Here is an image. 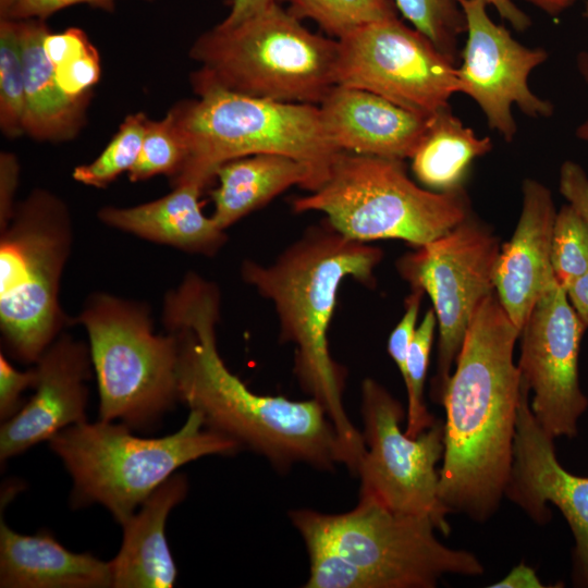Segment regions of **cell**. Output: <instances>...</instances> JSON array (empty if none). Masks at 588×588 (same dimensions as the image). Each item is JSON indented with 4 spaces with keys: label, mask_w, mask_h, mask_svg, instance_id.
I'll return each instance as SVG.
<instances>
[{
    "label": "cell",
    "mask_w": 588,
    "mask_h": 588,
    "mask_svg": "<svg viewBox=\"0 0 588 588\" xmlns=\"http://www.w3.org/2000/svg\"><path fill=\"white\" fill-rule=\"evenodd\" d=\"M16 0H0V16L5 19Z\"/></svg>",
    "instance_id": "45"
},
{
    "label": "cell",
    "mask_w": 588,
    "mask_h": 588,
    "mask_svg": "<svg viewBox=\"0 0 588 588\" xmlns=\"http://www.w3.org/2000/svg\"><path fill=\"white\" fill-rule=\"evenodd\" d=\"M586 327L555 282L537 301L519 331L517 363L532 392L530 408L552 438H574L588 408L579 382L578 357Z\"/></svg>",
    "instance_id": "15"
},
{
    "label": "cell",
    "mask_w": 588,
    "mask_h": 588,
    "mask_svg": "<svg viewBox=\"0 0 588 588\" xmlns=\"http://www.w3.org/2000/svg\"><path fill=\"white\" fill-rule=\"evenodd\" d=\"M49 444L73 478L75 503H100L121 525L181 466L242 449L194 409L180 430L162 438L136 437L123 422L99 420L66 427Z\"/></svg>",
    "instance_id": "7"
},
{
    "label": "cell",
    "mask_w": 588,
    "mask_h": 588,
    "mask_svg": "<svg viewBox=\"0 0 588 588\" xmlns=\"http://www.w3.org/2000/svg\"><path fill=\"white\" fill-rule=\"evenodd\" d=\"M564 291L578 318L588 328V272Z\"/></svg>",
    "instance_id": "42"
},
{
    "label": "cell",
    "mask_w": 588,
    "mask_h": 588,
    "mask_svg": "<svg viewBox=\"0 0 588 588\" xmlns=\"http://www.w3.org/2000/svg\"><path fill=\"white\" fill-rule=\"evenodd\" d=\"M318 211L343 236L369 243L401 240L414 247L442 236L470 212L464 188L438 193L417 185L402 160L341 152L323 183L292 201Z\"/></svg>",
    "instance_id": "8"
},
{
    "label": "cell",
    "mask_w": 588,
    "mask_h": 588,
    "mask_svg": "<svg viewBox=\"0 0 588 588\" xmlns=\"http://www.w3.org/2000/svg\"><path fill=\"white\" fill-rule=\"evenodd\" d=\"M36 367L20 371L13 367L1 352L0 354V418L5 421L21 406V394L29 387H35Z\"/></svg>",
    "instance_id": "35"
},
{
    "label": "cell",
    "mask_w": 588,
    "mask_h": 588,
    "mask_svg": "<svg viewBox=\"0 0 588 588\" xmlns=\"http://www.w3.org/2000/svg\"><path fill=\"white\" fill-rule=\"evenodd\" d=\"M0 587H112L111 562L71 552L47 531L21 535L1 522Z\"/></svg>",
    "instance_id": "22"
},
{
    "label": "cell",
    "mask_w": 588,
    "mask_h": 588,
    "mask_svg": "<svg viewBox=\"0 0 588 588\" xmlns=\"http://www.w3.org/2000/svg\"><path fill=\"white\" fill-rule=\"evenodd\" d=\"M118 0H16L5 19L45 21L52 14L76 4H87L113 12Z\"/></svg>",
    "instance_id": "36"
},
{
    "label": "cell",
    "mask_w": 588,
    "mask_h": 588,
    "mask_svg": "<svg viewBox=\"0 0 588 588\" xmlns=\"http://www.w3.org/2000/svg\"><path fill=\"white\" fill-rule=\"evenodd\" d=\"M519 329L495 292L475 313L442 396L439 495L450 512L492 517L510 479L522 379L514 363Z\"/></svg>",
    "instance_id": "2"
},
{
    "label": "cell",
    "mask_w": 588,
    "mask_h": 588,
    "mask_svg": "<svg viewBox=\"0 0 588 588\" xmlns=\"http://www.w3.org/2000/svg\"><path fill=\"white\" fill-rule=\"evenodd\" d=\"M436 328L437 318L430 308L418 323L402 375L407 393L405 433L409 437H417L436 421L424 397Z\"/></svg>",
    "instance_id": "32"
},
{
    "label": "cell",
    "mask_w": 588,
    "mask_h": 588,
    "mask_svg": "<svg viewBox=\"0 0 588 588\" xmlns=\"http://www.w3.org/2000/svg\"><path fill=\"white\" fill-rule=\"evenodd\" d=\"M220 302L218 286L194 272L166 295L163 324L179 348V401L278 470L305 463L329 471L342 464L336 432L319 402L258 394L228 369L217 347Z\"/></svg>",
    "instance_id": "1"
},
{
    "label": "cell",
    "mask_w": 588,
    "mask_h": 588,
    "mask_svg": "<svg viewBox=\"0 0 588 588\" xmlns=\"http://www.w3.org/2000/svg\"><path fill=\"white\" fill-rule=\"evenodd\" d=\"M192 85L198 98L170 109L187 146V159L171 180L172 186L193 181L206 187L223 163L272 154L308 164L319 187L343 152L329 138L317 105L269 100L211 84Z\"/></svg>",
    "instance_id": "5"
},
{
    "label": "cell",
    "mask_w": 588,
    "mask_h": 588,
    "mask_svg": "<svg viewBox=\"0 0 588 588\" xmlns=\"http://www.w3.org/2000/svg\"><path fill=\"white\" fill-rule=\"evenodd\" d=\"M500 240L470 212L442 236L401 256L396 270L432 302L439 331L437 368L430 396L441 404L469 323L483 299L494 293Z\"/></svg>",
    "instance_id": "11"
},
{
    "label": "cell",
    "mask_w": 588,
    "mask_h": 588,
    "mask_svg": "<svg viewBox=\"0 0 588 588\" xmlns=\"http://www.w3.org/2000/svg\"><path fill=\"white\" fill-rule=\"evenodd\" d=\"M584 16L588 21V0L585 2Z\"/></svg>",
    "instance_id": "46"
},
{
    "label": "cell",
    "mask_w": 588,
    "mask_h": 588,
    "mask_svg": "<svg viewBox=\"0 0 588 588\" xmlns=\"http://www.w3.org/2000/svg\"><path fill=\"white\" fill-rule=\"evenodd\" d=\"M289 516L308 553L306 588H434L445 575L485 571L473 552L443 544L430 518L371 499L345 513L298 509Z\"/></svg>",
    "instance_id": "4"
},
{
    "label": "cell",
    "mask_w": 588,
    "mask_h": 588,
    "mask_svg": "<svg viewBox=\"0 0 588 588\" xmlns=\"http://www.w3.org/2000/svg\"><path fill=\"white\" fill-rule=\"evenodd\" d=\"M559 188L588 228V174L575 161L565 160L559 174Z\"/></svg>",
    "instance_id": "37"
},
{
    "label": "cell",
    "mask_w": 588,
    "mask_h": 588,
    "mask_svg": "<svg viewBox=\"0 0 588 588\" xmlns=\"http://www.w3.org/2000/svg\"><path fill=\"white\" fill-rule=\"evenodd\" d=\"M318 106L324 130L341 151L402 161L413 156L429 119L343 85H335Z\"/></svg>",
    "instance_id": "19"
},
{
    "label": "cell",
    "mask_w": 588,
    "mask_h": 588,
    "mask_svg": "<svg viewBox=\"0 0 588 588\" xmlns=\"http://www.w3.org/2000/svg\"><path fill=\"white\" fill-rule=\"evenodd\" d=\"M0 231V330L15 358L36 363L70 321L59 290L73 240L71 215L59 196L35 188Z\"/></svg>",
    "instance_id": "9"
},
{
    "label": "cell",
    "mask_w": 588,
    "mask_h": 588,
    "mask_svg": "<svg viewBox=\"0 0 588 588\" xmlns=\"http://www.w3.org/2000/svg\"><path fill=\"white\" fill-rule=\"evenodd\" d=\"M277 0H232L228 15L219 23L222 26H233L264 11Z\"/></svg>",
    "instance_id": "40"
},
{
    "label": "cell",
    "mask_w": 588,
    "mask_h": 588,
    "mask_svg": "<svg viewBox=\"0 0 588 588\" xmlns=\"http://www.w3.org/2000/svg\"><path fill=\"white\" fill-rule=\"evenodd\" d=\"M145 1H154V0H145Z\"/></svg>",
    "instance_id": "47"
},
{
    "label": "cell",
    "mask_w": 588,
    "mask_h": 588,
    "mask_svg": "<svg viewBox=\"0 0 588 588\" xmlns=\"http://www.w3.org/2000/svg\"><path fill=\"white\" fill-rule=\"evenodd\" d=\"M151 201L132 207H102L98 218L108 226L140 238L204 256L216 255L226 242L224 230L200 208L205 188L198 182H182Z\"/></svg>",
    "instance_id": "20"
},
{
    "label": "cell",
    "mask_w": 588,
    "mask_h": 588,
    "mask_svg": "<svg viewBox=\"0 0 588 588\" xmlns=\"http://www.w3.org/2000/svg\"><path fill=\"white\" fill-rule=\"evenodd\" d=\"M382 257L381 248L343 236L323 219L273 261L246 259L241 265L244 282L272 304L280 341L295 347L294 375L302 390L323 407L340 442L342 464L354 475L366 445L343 404L346 369L330 353L329 329L343 281L375 285Z\"/></svg>",
    "instance_id": "3"
},
{
    "label": "cell",
    "mask_w": 588,
    "mask_h": 588,
    "mask_svg": "<svg viewBox=\"0 0 588 588\" xmlns=\"http://www.w3.org/2000/svg\"><path fill=\"white\" fill-rule=\"evenodd\" d=\"M216 177L218 186L211 192L213 212L210 217L224 231L293 185L310 192L318 187L308 164L272 154L228 161L217 170Z\"/></svg>",
    "instance_id": "24"
},
{
    "label": "cell",
    "mask_w": 588,
    "mask_h": 588,
    "mask_svg": "<svg viewBox=\"0 0 588 588\" xmlns=\"http://www.w3.org/2000/svg\"><path fill=\"white\" fill-rule=\"evenodd\" d=\"M551 265L556 282L564 290L588 272V228L568 204L555 215Z\"/></svg>",
    "instance_id": "33"
},
{
    "label": "cell",
    "mask_w": 588,
    "mask_h": 588,
    "mask_svg": "<svg viewBox=\"0 0 588 588\" xmlns=\"http://www.w3.org/2000/svg\"><path fill=\"white\" fill-rule=\"evenodd\" d=\"M70 322L88 335L100 420L144 430L179 401L177 340L155 333L146 305L95 293Z\"/></svg>",
    "instance_id": "10"
},
{
    "label": "cell",
    "mask_w": 588,
    "mask_h": 588,
    "mask_svg": "<svg viewBox=\"0 0 588 588\" xmlns=\"http://www.w3.org/2000/svg\"><path fill=\"white\" fill-rule=\"evenodd\" d=\"M187 479L173 474L123 524V542L111 562L114 588H169L177 569L164 528L171 510L187 493Z\"/></svg>",
    "instance_id": "21"
},
{
    "label": "cell",
    "mask_w": 588,
    "mask_h": 588,
    "mask_svg": "<svg viewBox=\"0 0 588 588\" xmlns=\"http://www.w3.org/2000/svg\"><path fill=\"white\" fill-rule=\"evenodd\" d=\"M299 20H310L328 35L339 39L352 30L377 21L397 16L393 0H283Z\"/></svg>",
    "instance_id": "27"
},
{
    "label": "cell",
    "mask_w": 588,
    "mask_h": 588,
    "mask_svg": "<svg viewBox=\"0 0 588 588\" xmlns=\"http://www.w3.org/2000/svg\"><path fill=\"white\" fill-rule=\"evenodd\" d=\"M513 2L517 0H512ZM532 4L550 16H558L567 10L575 0H520Z\"/></svg>",
    "instance_id": "44"
},
{
    "label": "cell",
    "mask_w": 588,
    "mask_h": 588,
    "mask_svg": "<svg viewBox=\"0 0 588 588\" xmlns=\"http://www.w3.org/2000/svg\"><path fill=\"white\" fill-rule=\"evenodd\" d=\"M491 149V138L479 137L448 106L429 115L426 130L409 158L412 171L429 191L455 192L464 188L471 163Z\"/></svg>",
    "instance_id": "25"
},
{
    "label": "cell",
    "mask_w": 588,
    "mask_h": 588,
    "mask_svg": "<svg viewBox=\"0 0 588 588\" xmlns=\"http://www.w3.org/2000/svg\"><path fill=\"white\" fill-rule=\"evenodd\" d=\"M466 20V40L456 65L458 93L470 97L488 126L511 143L517 132L515 105L525 115L550 118L553 105L529 87L531 72L543 64L548 52L517 41L510 30L493 22L485 0H460Z\"/></svg>",
    "instance_id": "14"
},
{
    "label": "cell",
    "mask_w": 588,
    "mask_h": 588,
    "mask_svg": "<svg viewBox=\"0 0 588 588\" xmlns=\"http://www.w3.org/2000/svg\"><path fill=\"white\" fill-rule=\"evenodd\" d=\"M25 81L24 135L41 142L73 139L86 119L87 100L69 97L59 86L44 40L42 20H17Z\"/></svg>",
    "instance_id": "23"
},
{
    "label": "cell",
    "mask_w": 588,
    "mask_h": 588,
    "mask_svg": "<svg viewBox=\"0 0 588 588\" xmlns=\"http://www.w3.org/2000/svg\"><path fill=\"white\" fill-rule=\"evenodd\" d=\"M529 399V389L522 381L505 497L537 524L550 520L549 504L561 512L574 538L573 581L588 588V477L561 465L554 438L535 418Z\"/></svg>",
    "instance_id": "16"
},
{
    "label": "cell",
    "mask_w": 588,
    "mask_h": 588,
    "mask_svg": "<svg viewBox=\"0 0 588 588\" xmlns=\"http://www.w3.org/2000/svg\"><path fill=\"white\" fill-rule=\"evenodd\" d=\"M19 162L14 154H0V230L4 229L15 209L14 196L19 180Z\"/></svg>",
    "instance_id": "38"
},
{
    "label": "cell",
    "mask_w": 588,
    "mask_h": 588,
    "mask_svg": "<svg viewBox=\"0 0 588 588\" xmlns=\"http://www.w3.org/2000/svg\"><path fill=\"white\" fill-rule=\"evenodd\" d=\"M500 15L510 23L516 32H525L531 25V19L512 0H485Z\"/></svg>",
    "instance_id": "41"
},
{
    "label": "cell",
    "mask_w": 588,
    "mask_h": 588,
    "mask_svg": "<svg viewBox=\"0 0 588 588\" xmlns=\"http://www.w3.org/2000/svg\"><path fill=\"white\" fill-rule=\"evenodd\" d=\"M491 588H542V584L535 569L524 562L514 566L502 579L493 583Z\"/></svg>",
    "instance_id": "39"
},
{
    "label": "cell",
    "mask_w": 588,
    "mask_h": 588,
    "mask_svg": "<svg viewBox=\"0 0 588 588\" xmlns=\"http://www.w3.org/2000/svg\"><path fill=\"white\" fill-rule=\"evenodd\" d=\"M336 85L377 94L431 115L458 93L456 65L397 16L363 25L338 39Z\"/></svg>",
    "instance_id": "13"
},
{
    "label": "cell",
    "mask_w": 588,
    "mask_h": 588,
    "mask_svg": "<svg viewBox=\"0 0 588 588\" xmlns=\"http://www.w3.org/2000/svg\"><path fill=\"white\" fill-rule=\"evenodd\" d=\"M555 215L551 191L525 179L519 218L500 248L494 270V292L519 331L539 297L556 282L551 265Z\"/></svg>",
    "instance_id": "18"
},
{
    "label": "cell",
    "mask_w": 588,
    "mask_h": 588,
    "mask_svg": "<svg viewBox=\"0 0 588 588\" xmlns=\"http://www.w3.org/2000/svg\"><path fill=\"white\" fill-rule=\"evenodd\" d=\"M576 68L583 78L585 85L588 88V50H581L576 56ZM575 136L588 144V115L587 118L577 126L575 131Z\"/></svg>",
    "instance_id": "43"
},
{
    "label": "cell",
    "mask_w": 588,
    "mask_h": 588,
    "mask_svg": "<svg viewBox=\"0 0 588 588\" xmlns=\"http://www.w3.org/2000/svg\"><path fill=\"white\" fill-rule=\"evenodd\" d=\"M424 295L421 290H411L405 299L404 314L388 340V353L395 363L401 376L404 372L407 354L418 327V315Z\"/></svg>",
    "instance_id": "34"
},
{
    "label": "cell",
    "mask_w": 588,
    "mask_h": 588,
    "mask_svg": "<svg viewBox=\"0 0 588 588\" xmlns=\"http://www.w3.org/2000/svg\"><path fill=\"white\" fill-rule=\"evenodd\" d=\"M147 122L144 112L126 115L101 154L91 162L74 168L73 179L87 186L103 188L128 172L139 156Z\"/></svg>",
    "instance_id": "29"
},
{
    "label": "cell",
    "mask_w": 588,
    "mask_h": 588,
    "mask_svg": "<svg viewBox=\"0 0 588 588\" xmlns=\"http://www.w3.org/2000/svg\"><path fill=\"white\" fill-rule=\"evenodd\" d=\"M187 159V146L171 110L161 120L148 119L139 156L131 168V182L164 174L175 177Z\"/></svg>",
    "instance_id": "31"
},
{
    "label": "cell",
    "mask_w": 588,
    "mask_h": 588,
    "mask_svg": "<svg viewBox=\"0 0 588 588\" xmlns=\"http://www.w3.org/2000/svg\"><path fill=\"white\" fill-rule=\"evenodd\" d=\"M360 413L366 451L357 475L359 498L375 500L402 514L428 517L448 536L451 513L439 495L443 421H436L417 437L401 429L402 403L381 383L366 378L360 388Z\"/></svg>",
    "instance_id": "12"
},
{
    "label": "cell",
    "mask_w": 588,
    "mask_h": 588,
    "mask_svg": "<svg viewBox=\"0 0 588 588\" xmlns=\"http://www.w3.org/2000/svg\"><path fill=\"white\" fill-rule=\"evenodd\" d=\"M25 81L19 21L0 20V128L9 138L24 135Z\"/></svg>",
    "instance_id": "28"
},
{
    "label": "cell",
    "mask_w": 588,
    "mask_h": 588,
    "mask_svg": "<svg viewBox=\"0 0 588 588\" xmlns=\"http://www.w3.org/2000/svg\"><path fill=\"white\" fill-rule=\"evenodd\" d=\"M301 21L274 2L236 25L217 24L191 48V58L200 65L192 84L318 106L336 85L339 44Z\"/></svg>",
    "instance_id": "6"
},
{
    "label": "cell",
    "mask_w": 588,
    "mask_h": 588,
    "mask_svg": "<svg viewBox=\"0 0 588 588\" xmlns=\"http://www.w3.org/2000/svg\"><path fill=\"white\" fill-rule=\"evenodd\" d=\"M397 11L455 65L466 20L460 0H393Z\"/></svg>",
    "instance_id": "30"
},
{
    "label": "cell",
    "mask_w": 588,
    "mask_h": 588,
    "mask_svg": "<svg viewBox=\"0 0 588 588\" xmlns=\"http://www.w3.org/2000/svg\"><path fill=\"white\" fill-rule=\"evenodd\" d=\"M35 364L34 395L1 426V461L49 441L66 427L87 421L86 382L93 366L89 347L63 333Z\"/></svg>",
    "instance_id": "17"
},
{
    "label": "cell",
    "mask_w": 588,
    "mask_h": 588,
    "mask_svg": "<svg viewBox=\"0 0 588 588\" xmlns=\"http://www.w3.org/2000/svg\"><path fill=\"white\" fill-rule=\"evenodd\" d=\"M44 47L60 88L73 99L89 101L101 76V64L85 32L77 27L60 33L50 30Z\"/></svg>",
    "instance_id": "26"
}]
</instances>
